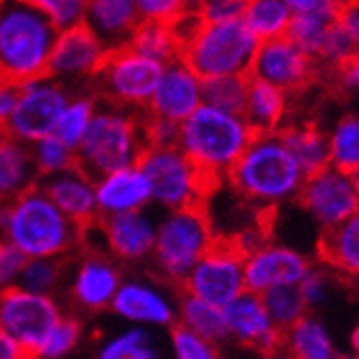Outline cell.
Returning a JSON list of instances; mask_svg holds the SVG:
<instances>
[{
  "label": "cell",
  "instance_id": "obj_1",
  "mask_svg": "<svg viewBox=\"0 0 359 359\" xmlns=\"http://www.w3.org/2000/svg\"><path fill=\"white\" fill-rule=\"evenodd\" d=\"M0 237L28 258H67L84 243V228L65 215L37 183L0 205Z\"/></svg>",
  "mask_w": 359,
  "mask_h": 359
},
{
  "label": "cell",
  "instance_id": "obj_2",
  "mask_svg": "<svg viewBox=\"0 0 359 359\" xmlns=\"http://www.w3.org/2000/svg\"><path fill=\"white\" fill-rule=\"evenodd\" d=\"M226 179L245 201L260 207H276L282 201L297 198L306 175L297 157L273 132L254 136L226 172Z\"/></svg>",
  "mask_w": 359,
  "mask_h": 359
},
{
  "label": "cell",
  "instance_id": "obj_3",
  "mask_svg": "<svg viewBox=\"0 0 359 359\" xmlns=\"http://www.w3.org/2000/svg\"><path fill=\"white\" fill-rule=\"evenodd\" d=\"M56 37L52 20L28 0H0V78L22 84L48 76Z\"/></svg>",
  "mask_w": 359,
  "mask_h": 359
},
{
  "label": "cell",
  "instance_id": "obj_4",
  "mask_svg": "<svg viewBox=\"0 0 359 359\" xmlns=\"http://www.w3.org/2000/svg\"><path fill=\"white\" fill-rule=\"evenodd\" d=\"M144 112L97 97L90 127L76 149L78 166L100 179L112 170L134 166L147 151Z\"/></svg>",
  "mask_w": 359,
  "mask_h": 359
},
{
  "label": "cell",
  "instance_id": "obj_5",
  "mask_svg": "<svg viewBox=\"0 0 359 359\" xmlns=\"http://www.w3.org/2000/svg\"><path fill=\"white\" fill-rule=\"evenodd\" d=\"M256 134L243 116L201 104L179 125V149L213 179H224Z\"/></svg>",
  "mask_w": 359,
  "mask_h": 359
},
{
  "label": "cell",
  "instance_id": "obj_6",
  "mask_svg": "<svg viewBox=\"0 0 359 359\" xmlns=\"http://www.w3.org/2000/svg\"><path fill=\"white\" fill-rule=\"evenodd\" d=\"M260 41L243 18L205 22L201 30L181 48V58L203 80L250 74Z\"/></svg>",
  "mask_w": 359,
  "mask_h": 359
},
{
  "label": "cell",
  "instance_id": "obj_7",
  "mask_svg": "<svg viewBox=\"0 0 359 359\" xmlns=\"http://www.w3.org/2000/svg\"><path fill=\"white\" fill-rule=\"evenodd\" d=\"M213 237L215 233L207 205L166 211L157 226V241L153 250L155 269L161 278L181 288L183 280L209 250Z\"/></svg>",
  "mask_w": 359,
  "mask_h": 359
},
{
  "label": "cell",
  "instance_id": "obj_8",
  "mask_svg": "<svg viewBox=\"0 0 359 359\" xmlns=\"http://www.w3.org/2000/svg\"><path fill=\"white\" fill-rule=\"evenodd\" d=\"M138 164L149 177L153 203L166 211L207 205V198L222 185L219 179L196 166L179 144L149 147Z\"/></svg>",
  "mask_w": 359,
  "mask_h": 359
},
{
  "label": "cell",
  "instance_id": "obj_9",
  "mask_svg": "<svg viewBox=\"0 0 359 359\" xmlns=\"http://www.w3.org/2000/svg\"><path fill=\"white\" fill-rule=\"evenodd\" d=\"M245 258L248 250L239 235H215L181 290L224 308L245 290Z\"/></svg>",
  "mask_w": 359,
  "mask_h": 359
},
{
  "label": "cell",
  "instance_id": "obj_10",
  "mask_svg": "<svg viewBox=\"0 0 359 359\" xmlns=\"http://www.w3.org/2000/svg\"><path fill=\"white\" fill-rule=\"evenodd\" d=\"M161 72H164V62L123 46L110 50L102 72L93 80V88L102 100L125 108L147 110Z\"/></svg>",
  "mask_w": 359,
  "mask_h": 359
},
{
  "label": "cell",
  "instance_id": "obj_11",
  "mask_svg": "<svg viewBox=\"0 0 359 359\" xmlns=\"http://www.w3.org/2000/svg\"><path fill=\"white\" fill-rule=\"evenodd\" d=\"M69 97V86L54 80L52 76H41L18 84V100L5 132L28 147L43 136L54 134L58 116L67 106Z\"/></svg>",
  "mask_w": 359,
  "mask_h": 359
},
{
  "label": "cell",
  "instance_id": "obj_12",
  "mask_svg": "<svg viewBox=\"0 0 359 359\" xmlns=\"http://www.w3.org/2000/svg\"><path fill=\"white\" fill-rule=\"evenodd\" d=\"M60 316L62 310L54 295H39L20 284L0 290V327L11 334L32 359Z\"/></svg>",
  "mask_w": 359,
  "mask_h": 359
},
{
  "label": "cell",
  "instance_id": "obj_13",
  "mask_svg": "<svg viewBox=\"0 0 359 359\" xmlns=\"http://www.w3.org/2000/svg\"><path fill=\"white\" fill-rule=\"evenodd\" d=\"M110 54V48L95 35L82 22L69 28L58 30V37L50 56L48 76L67 84L90 82L102 72L104 62Z\"/></svg>",
  "mask_w": 359,
  "mask_h": 359
},
{
  "label": "cell",
  "instance_id": "obj_14",
  "mask_svg": "<svg viewBox=\"0 0 359 359\" xmlns=\"http://www.w3.org/2000/svg\"><path fill=\"white\" fill-rule=\"evenodd\" d=\"M250 74L254 78L276 84L288 95L302 93L316 80H320L318 62L299 46L292 43L286 35L258 46Z\"/></svg>",
  "mask_w": 359,
  "mask_h": 359
},
{
  "label": "cell",
  "instance_id": "obj_15",
  "mask_svg": "<svg viewBox=\"0 0 359 359\" xmlns=\"http://www.w3.org/2000/svg\"><path fill=\"white\" fill-rule=\"evenodd\" d=\"M222 310L228 334H233L243 346H250L269 359L284 357L286 332L271 320L260 292L243 290Z\"/></svg>",
  "mask_w": 359,
  "mask_h": 359
},
{
  "label": "cell",
  "instance_id": "obj_16",
  "mask_svg": "<svg viewBox=\"0 0 359 359\" xmlns=\"http://www.w3.org/2000/svg\"><path fill=\"white\" fill-rule=\"evenodd\" d=\"M297 203L310 211L323 228H327L359 209V194L351 175L327 166L304 179Z\"/></svg>",
  "mask_w": 359,
  "mask_h": 359
},
{
  "label": "cell",
  "instance_id": "obj_17",
  "mask_svg": "<svg viewBox=\"0 0 359 359\" xmlns=\"http://www.w3.org/2000/svg\"><path fill=\"white\" fill-rule=\"evenodd\" d=\"M201 104L203 78L181 56L164 62V72H161L147 112L159 118L183 123Z\"/></svg>",
  "mask_w": 359,
  "mask_h": 359
},
{
  "label": "cell",
  "instance_id": "obj_18",
  "mask_svg": "<svg viewBox=\"0 0 359 359\" xmlns=\"http://www.w3.org/2000/svg\"><path fill=\"white\" fill-rule=\"evenodd\" d=\"M97 226L108 243V250L116 258L138 263L147 256H153L159 219H155L147 209L100 217Z\"/></svg>",
  "mask_w": 359,
  "mask_h": 359
},
{
  "label": "cell",
  "instance_id": "obj_19",
  "mask_svg": "<svg viewBox=\"0 0 359 359\" xmlns=\"http://www.w3.org/2000/svg\"><path fill=\"white\" fill-rule=\"evenodd\" d=\"M39 185L54 201V205L67 217H72L78 226H82L84 231L95 226L97 219H100L95 177H90L78 164L58 175L39 179Z\"/></svg>",
  "mask_w": 359,
  "mask_h": 359
},
{
  "label": "cell",
  "instance_id": "obj_20",
  "mask_svg": "<svg viewBox=\"0 0 359 359\" xmlns=\"http://www.w3.org/2000/svg\"><path fill=\"white\" fill-rule=\"evenodd\" d=\"M310 271V263L297 252L260 245L245 258V290L265 292L273 286H297Z\"/></svg>",
  "mask_w": 359,
  "mask_h": 359
},
{
  "label": "cell",
  "instance_id": "obj_21",
  "mask_svg": "<svg viewBox=\"0 0 359 359\" xmlns=\"http://www.w3.org/2000/svg\"><path fill=\"white\" fill-rule=\"evenodd\" d=\"M95 189L100 217L147 209V205L153 201L149 177L140 164L102 175L100 179H95Z\"/></svg>",
  "mask_w": 359,
  "mask_h": 359
},
{
  "label": "cell",
  "instance_id": "obj_22",
  "mask_svg": "<svg viewBox=\"0 0 359 359\" xmlns=\"http://www.w3.org/2000/svg\"><path fill=\"white\" fill-rule=\"evenodd\" d=\"M121 284V271L112 260L102 254H88L72 276V299L82 310H104L110 308Z\"/></svg>",
  "mask_w": 359,
  "mask_h": 359
},
{
  "label": "cell",
  "instance_id": "obj_23",
  "mask_svg": "<svg viewBox=\"0 0 359 359\" xmlns=\"http://www.w3.org/2000/svg\"><path fill=\"white\" fill-rule=\"evenodd\" d=\"M142 22L136 0H88L84 24L110 50L123 48Z\"/></svg>",
  "mask_w": 359,
  "mask_h": 359
},
{
  "label": "cell",
  "instance_id": "obj_24",
  "mask_svg": "<svg viewBox=\"0 0 359 359\" xmlns=\"http://www.w3.org/2000/svg\"><path fill=\"white\" fill-rule=\"evenodd\" d=\"M110 308L116 316L138 325H161L164 327V325L175 323V308L166 295H161L155 286L138 280L123 282Z\"/></svg>",
  "mask_w": 359,
  "mask_h": 359
},
{
  "label": "cell",
  "instance_id": "obj_25",
  "mask_svg": "<svg viewBox=\"0 0 359 359\" xmlns=\"http://www.w3.org/2000/svg\"><path fill=\"white\" fill-rule=\"evenodd\" d=\"M39 183L30 147L0 132V205Z\"/></svg>",
  "mask_w": 359,
  "mask_h": 359
},
{
  "label": "cell",
  "instance_id": "obj_26",
  "mask_svg": "<svg viewBox=\"0 0 359 359\" xmlns=\"http://www.w3.org/2000/svg\"><path fill=\"white\" fill-rule=\"evenodd\" d=\"M316 252L323 263L359 278V209L346 219L323 228Z\"/></svg>",
  "mask_w": 359,
  "mask_h": 359
},
{
  "label": "cell",
  "instance_id": "obj_27",
  "mask_svg": "<svg viewBox=\"0 0 359 359\" xmlns=\"http://www.w3.org/2000/svg\"><path fill=\"white\" fill-rule=\"evenodd\" d=\"M278 136L290 149V153L297 157L306 177L332 166L330 138L323 134V129L316 123L306 121V123L282 125L278 129Z\"/></svg>",
  "mask_w": 359,
  "mask_h": 359
},
{
  "label": "cell",
  "instance_id": "obj_28",
  "mask_svg": "<svg viewBox=\"0 0 359 359\" xmlns=\"http://www.w3.org/2000/svg\"><path fill=\"white\" fill-rule=\"evenodd\" d=\"M286 97L288 93L278 88L276 84L254 78V76L250 78L243 118L248 121V125L252 127V132L256 136L273 134L282 127V118L286 114Z\"/></svg>",
  "mask_w": 359,
  "mask_h": 359
},
{
  "label": "cell",
  "instance_id": "obj_29",
  "mask_svg": "<svg viewBox=\"0 0 359 359\" xmlns=\"http://www.w3.org/2000/svg\"><path fill=\"white\" fill-rule=\"evenodd\" d=\"M284 357L288 359H336L327 332H325L323 325L312 316H302L290 330H286Z\"/></svg>",
  "mask_w": 359,
  "mask_h": 359
},
{
  "label": "cell",
  "instance_id": "obj_30",
  "mask_svg": "<svg viewBox=\"0 0 359 359\" xmlns=\"http://www.w3.org/2000/svg\"><path fill=\"white\" fill-rule=\"evenodd\" d=\"M290 20L292 9L286 5V0H250L243 13V22L260 43L284 37Z\"/></svg>",
  "mask_w": 359,
  "mask_h": 359
},
{
  "label": "cell",
  "instance_id": "obj_31",
  "mask_svg": "<svg viewBox=\"0 0 359 359\" xmlns=\"http://www.w3.org/2000/svg\"><path fill=\"white\" fill-rule=\"evenodd\" d=\"M179 323L183 327L196 332L198 336L217 342L228 336V325L224 318V310L213 306L201 297L185 295L179 308Z\"/></svg>",
  "mask_w": 359,
  "mask_h": 359
},
{
  "label": "cell",
  "instance_id": "obj_32",
  "mask_svg": "<svg viewBox=\"0 0 359 359\" xmlns=\"http://www.w3.org/2000/svg\"><path fill=\"white\" fill-rule=\"evenodd\" d=\"M95 110H97V95L95 93H78V95L72 93L67 106L62 108V112L58 116L54 134L62 142H67L72 149H78L80 142L84 140L86 132H88L90 121L95 116Z\"/></svg>",
  "mask_w": 359,
  "mask_h": 359
},
{
  "label": "cell",
  "instance_id": "obj_33",
  "mask_svg": "<svg viewBox=\"0 0 359 359\" xmlns=\"http://www.w3.org/2000/svg\"><path fill=\"white\" fill-rule=\"evenodd\" d=\"M250 74H231L203 80V104L243 116L248 104Z\"/></svg>",
  "mask_w": 359,
  "mask_h": 359
},
{
  "label": "cell",
  "instance_id": "obj_34",
  "mask_svg": "<svg viewBox=\"0 0 359 359\" xmlns=\"http://www.w3.org/2000/svg\"><path fill=\"white\" fill-rule=\"evenodd\" d=\"M127 46L134 48L136 52H140L144 56H149V58L159 60V62H168L181 54V48H179L175 32H172V26L164 24V22L142 20L138 24V28L134 30V35Z\"/></svg>",
  "mask_w": 359,
  "mask_h": 359
},
{
  "label": "cell",
  "instance_id": "obj_35",
  "mask_svg": "<svg viewBox=\"0 0 359 359\" xmlns=\"http://www.w3.org/2000/svg\"><path fill=\"white\" fill-rule=\"evenodd\" d=\"M97 359H161V355L153 336L147 330L134 327L106 340Z\"/></svg>",
  "mask_w": 359,
  "mask_h": 359
},
{
  "label": "cell",
  "instance_id": "obj_36",
  "mask_svg": "<svg viewBox=\"0 0 359 359\" xmlns=\"http://www.w3.org/2000/svg\"><path fill=\"white\" fill-rule=\"evenodd\" d=\"M30 153H32V161H35L39 179L58 175L78 164L76 149H72L67 142H62L56 134L43 136L41 140L32 142Z\"/></svg>",
  "mask_w": 359,
  "mask_h": 359
},
{
  "label": "cell",
  "instance_id": "obj_37",
  "mask_svg": "<svg viewBox=\"0 0 359 359\" xmlns=\"http://www.w3.org/2000/svg\"><path fill=\"white\" fill-rule=\"evenodd\" d=\"M332 166L351 175L359 168V118L344 116L330 136Z\"/></svg>",
  "mask_w": 359,
  "mask_h": 359
},
{
  "label": "cell",
  "instance_id": "obj_38",
  "mask_svg": "<svg viewBox=\"0 0 359 359\" xmlns=\"http://www.w3.org/2000/svg\"><path fill=\"white\" fill-rule=\"evenodd\" d=\"M265 302V308L271 320L280 330H290L302 316H306V302L297 286H273L265 292H260Z\"/></svg>",
  "mask_w": 359,
  "mask_h": 359
},
{
  "label": "cell",
  "instance_id": "obj_39",
  "mask_svg": "<svg viewBox=\"0 0 359 359\" xmlns=\"http://www.w3.org/2000/svg\"><path fill=\"white\" fill-rule=\"evenodd\" d=\"M62 280L65 258H28L18 284L39 295H56Z\"/></svg>",
  "mask_w": 359,
  "mask_h": 359
},
{
  "label": "cell",
  "instance_id": "obj_40",
  "mask_svg": "<svg viewBox=\"0 0 359 359\" xmlns=\"http://www.w3.org/2000/svg\"><path fill=\"white\" fill-rule=\"evenodd\" d=\"M80 334L82 325L74 316H60V320L48 332L41 346L37 348L35 359H62L78 346Z\"/></svg>",
  "mask_w": 359,
  "mask_h": 359
},
{
  "label": "cell",
  "instance_id": "obj_41",
  "mask_svg": "<svg viewBox=\"0 0 359 359\" xmlns=\"http://www.w3.org/2000/svg\"><path fill=\"white\" fill-rule=\"evenodd\" d=\"M32 7H37L41 13H46L52 24L62 30L84 22L86 3L88 0H28Z\"/></svg>",
  "mask_w": 359,
  "mask_h": 359
},
{
  "label": "cell",
  "instance_id": "obj_42",
  "mask_svg": "<svg viewBox=\"0 0 359 359\" xmlns=\"http://www.w3.org/2000/svg\"><path fill=\"white\" fill-rule=\"evenodd\" d=\"M172 346L177 359H219L211 340L183 327L181 323L172 330Z\"/></svg>",
  "mask_w": 359,
  "mask_h": 359
},
{
  "label": "cell",
  "instance_id": "obj_43",
  "mask_svg": "<svg viewBox=\"0 0 359 359\" xmlns=\"http://www.w3.org/2000/svg\"><path fill=\"white\" fill-rule=\"evenodd\" d=\"M142 20L170 24L185 11L196 9L194 0H136Z\"/></svg>",
  "mask_w": 359,
  "mask_h": 359
},
{
  "label": "cell",
  "instance_id": "obj_44",
  "mask_svg": "<svg viewBox=\"0 0 359 359\" xmlns=\"http://www.w3.org/2000/svg\"><path fill=\"white\" fill-rule=\"evenodd\" d=\"M28 256L11 241L0 237V290L11 288L20 282Z\"/></svg>",
  "mask_w": 359,
  "mask_h": 359
},
{
  "label": "cell",
  "instance_id": "obj_45",
  "mask_svg": "<svg viewBox=\"0 0 359 359\" xmlns=\"http://www.w3.org/2000/svg\"><path fill=\"white\" fill-rule=\"evenodd\" d=\"M179 125L168 118H159L144 112V138L149 147H175L179 144Z\"/></svg>",
  "mask_w": 359,
  "mask_h": 359
},
{
  "label": "cell",
  "instance_id": "obj_46",
  "mask_svg": "<svg viewBox=\"0 0 359 359\" xmlns=\"http://www.w3.org/2000/svg\"><path fill=\"white\" fill-rule=\"evenodd\" d=\"M250 0H201L198 11L205 22H224L243 18Z\"/></svg>",
  "mask_w": 359,
  "mask_h": 359
},
{
  "label": "cell",
  "instance_id": "obj_47",
  "mask_svg": "<svg viewBox=\"0 0 359 359\" xmlns=\"http://www.w3.org/2000/svg\"><path fill=\"white\" fill-rule=\"evenodd\" d=\"M323 72H327V76L332 78V82L336 86H342V88H359V52L351 54L340 65H336V67L323 69Z\"/></svg>",
  "mask_w": 359,
  "mask_h": 359
},
{
  "label": "cell",
  "instance_id": "obj_48",
  "mask_svg": "<svg viewBox=\"0 0 359 359\" xmlns=\"http://www.w3.org/2000/svg\"><path fill=\"white\" fill-rule=\"evenodd\" d=\"M15 100H18V84L0 78V132H5L7 121L15 106Z\"/></svg>",
  "mask_w": 359,
  "mask_h": 359
},
{
  "label": "cell",
  "instance_id": "obj_49",
  "mask_svg": "<svg viewBox=\"0 0 359 359\" xmlns=\"http://www.w3.org/2000/svg\"><path fill=\"white\" fill-rule=\"evenodd\" d=\"M297 288L302 292L306 306H314V304H318L323 299V278H320V273H316L312 269L302 278Z\"/></svg>",
  "mask_w": 359,
  "mask_h": 359
},
{
  "label": "cell",
  "instance_id": "obj_50",
  "mask_svg": "<svg viewBox=\"0 0 359 359\" xmlns=\"http://www.w3.org/2000/svg\"><path fill=\"white\" fill-rule=\"evenodd\" d=\"M0 359H32L30 353L3 327H0Z\"/></svg>",
  "mask_w": 359,
  "mask_h": 359
},
{
  "label": "cell",
  "instance_id": "obj_51",
  "mask_svg": "<svg viewBox=\"0 0 359 359\" xmlns=\"http://www.w3.org/2000/svg\"><path fill=\"white\" fill-rule=\"evenodd\" d=\"M320 0H286V5L292 9V13H297V11H308L312 9L314 5H318Z\"/></svg>",
  "mask_w": 359,
  "mask_h": 359
},
{
  "label": "cell",
  "instance_id": "obj_52",
  "mask_svg": "<svg viewBox=\"0 0 359 359\" xmlns=\"http://www.w3.org/2000/svg\"><path fill=\"white\" fill-rule=\"evenodd\" d=\"M351 179H353V183H355V189H357V194H359V168L351 172Z\"/></svg>",
  "mask_w": 359,
  "mask_h": 359
},
{
  "label": "cell",
  "instance_id": "obj_53",
  "mask_svg": "<svg viewBox=\"0 0 359 359\" xmlns=\"http://www.w3.org/2000/svg\"><path fill=\"white\" fill-rule=\"evenodd\" d=\"M353 346H355V351L359 353V327H357L355 334H353Z\"/></svg>",
  "mask_w": 359,
  "mask_h": 359
},
{
  "label": "cell",
  "instance_id": "obj_54",
  "mask_svg": "<svg viewBox=\"0 0 359 359\" xmlns=\"http://www.w3.org/2000/svg\"><path fill=\"white\" fill-rule=\"evenodd\" d=\"M338 359H359V357H338Z\"/></svg>",
  "mask_w": 359,
  "mask_h": 359
}]
</instances>
